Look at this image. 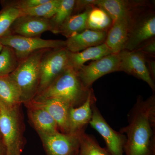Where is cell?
<instances>
[{
  "instance_id": "obj_33",
  "label": "cell",
  "mask_w": 155,
  "mask_h": 155,
  "mask_svg": "<svg viewBox=\"0 0 155 155\" xmlns=\"http://www.w3.org/2000/svg\"><path fill=\"white\" fill-rule=\"evenodd\" d=\"M3 47H4V46L1 43V42H0V52L2 50Z\"/></svg>"
},
{
  "instance_id": "obj_21",
  "label": "cell",
  "mask_w": 155,
  "mask_h": 155,
  "mask_svg": "<svg viewBox=\"0 0 155 155\" xmlns=\"http://www.w3.org/2000/svg\"><path fill=\"white\" fill-rule=\"evenodd\" d=\"M93 6L89 7L81 13L71 15L68 17L61 26L59 34H61L67 38L87 29V17Z\"/></svg>"
},
{
  "instance_id": "obj_16",
  "label": "cell",
  "mask_w": 155,
  "mask_h": 155,
  "mask_svg": "<svg viewBox=\"0 0 155 155\" xmlns=\"http://www.w3.org/2000/svg\"><path fill=\"white\" fill-rule=\"evenodd\" d=\"M107 32L87 29L67 38L65 48L71 53L78 52L88 48L104 43Z\"/></svg>"
},
{
  "instance_id": "obj_19",
  "label": "cell",
  "mask_w": 155,
  "mask_h": 155,
  "mask_svg": "<svg viewBox=\"0 0 155 155\" xmlns=\"http://www.w3.org/2000/svg\"><path fill=\"white\" fill-rule=\"evenodd\" d=\"M113 54L107 45L103 44L88 48L80 52L71 53L68 55V67L77 71L89 61H94Z\"/></svg>"
},
{
  "instance_id": "obj_34",
  "label": "cell",
  "mask_w": 155,
  "mask_h": 155,
  "mask_svg": "<svg viewBox=\"0 0 155 155\" xmlns=\"http://www.w3.org/2000/svg\"><path fill=\"white\" fill-rule=\"evenodd\" d=\"M0 139L2 140V137H1V133H0Z\"/></svg>"
},
{
  "instance_id": "obj_30",
  "label": "cell",
  "mask_w": 155,
  "mask_h": 155,
  "mask_svg": "<svg viewBox=\"0 0 155 155\" xmlns=\"http://www.w3.org/2000/svg\"><path fill=\"white\" fill-rule=\"evenodd\" d=\"M94 2L95 0H75L72 15L79 14L89 7L94 6Z\"/></svg>"
},
{
  "instance_id": "obj_31",
  "label": "cell",
  "mask_w": 155,
  "mask_h": 155,
  "mask_svg": "<svg viewBox=\"0 0 155 155\" xmlns=\"http://www.w3.org/2000/svg\"><path fill=\"white\" fill-rule=\"evenodd\" d=\"M146 62L147 64V65L148 70L149 72L150 75L153 81H155V61L153 58H146Z\"/></svg>"
},
{
  "instance_id": "obj_35",
  "label": "cell",
  "mask_w": 155,
  "mask_h": 155,
  "mask_svg": "<svg viewBox=\"0 0 155 155\" xmlns=\"http://www.w3.org/2000/svg\"></svg>"
},
{
  "instance_id": "obj_2",
  "label": "cell",
  "mask_w": 155,
  "mask_h": 155,
  "mask_svg": "<svg viewBox=\"0 0 155 155\" xmlns=\"http://www.w3.org/2000/svg\"><path fill=\"white\" fill-rule=\"evenodd\" d=\"M91 88H85L76 71L67 67L49 86L37 94L33 100L40 101L56 99L65 102L71 107H77L85 101Z\"/></svg>"
},
{
  "instance_id": "obj_32",
  "label": "cell",
  "mask_w": 155,
  "mask_h": 155,
  "mask_svg": "<svg viewBox=\"0 0 155 155\" xmlns=\"http://www.w3.org/2000/svg\"><path fill=\"white\" fill-rule=\"evenodd\" d=\"M6 150L2 141L0 139V155H5Z\"/></svg>"
},
{
  "instance_id": "obj_14",
  "label": "cell",
  "mask_w": 155,
  "mask_h": 155,
  "mask_svg": "<svg viewBox=\"0 0 155 155\" xmlns=\"http://www.w3.org/2000/svg\"><path fill=\"white\" fill-rule=\"evenodd\" d=\"M25 104L44 109L54 119L60 132L69 133V111L71 107L67 103L56 99H48L40 101L32 100Z\"/></svg>"
},
{
  "instance_id": "obj_18",
  "label": "cell",
  "mask_w": 155,
  "mask_h": 155,
  "mask_svg": "<svg viewBox=\"0 0 155 155\" xmlns=\"http://www.w3.org/2000/svg\"><path fill=\"white\" fill-rule=\"evenodd\" d=\"M29 122L38 134L51 135L60 132L54 119L42 108L24 104Z\"/></svg>"
},
{
  "instance_id": "obj_7",
  "label": "cell",
  "mask_w": 155,
  "mask_h": 155,
  "mask_svg": "<svg viewBox=\"0 0 155 155\" xmlns=\"http://www.w3.org/2000/svg\"><path fill=\"white\" fill-rule=\"evenodd\" d=\"M69 52L65 47L49 49L45 52L41 61L40 80L37 94L49 86L68 67Z\"/></svg>"
},
{
  "instance_id": "obj_15",
  "label": "cell",
  "mask_w": 155,
  "mask_h": 155,
  "mask_svg": "<svg viewBox=\"0 0 155 155\" xmlns=\"http://www.w3.org/2000/svg\"><path fill=\"white\" fill-rule=\"evenodd\" d=\"M96 101V98L91 88L86 101L81 106L77 107H70L69 133L81 134L85 132V128L89 124L92 116V105Z\"/></svg>"
},
{
  "instance_id": "obj_26",
  "label": "cell",
  "mask_w": 155,
  "mask_h": 155,
  "mask_svg": "<svg viewBox=\"0 0 155 155\" xmlns=\"http://www.w3.org/2000/svg\"><path fill=\"white\" fill-rule=\"evenodd\" d=\"M19 63L13 49L4 46L0 52V77L10 75L17 68Z\"/></svg>"
},
{
  "instance_id": "obj_20",
  "label": "cell",
  "mask_w": 155,
  "mask_h": 155,
  "mask_svg": "<svg viewBox=\"0 0 155 155\" xmlns=\"http://www.w3.org/2000/svg\"><path fill=\"white\" fill-rule=\"evenodd\" d=\"M0 102L9 107L22 105L19 89L10 75L0 77Z\"/></svg>"
},
{
  "instance_id": "obj_17",
  "label": "cell",
  "mask_w": 155,
  "mask_h": 155,
  "mask_svg": "<svg viewBox=\"0 0 155 155\" xmlns=\"http://www.w3.org/2000/svg\"><path fill=\"white\" fill-rule=\"evenodd\" d=\"M133 17L119 18L113 22L105 42L113 54H119L124 50Z\"/></svg>"
},
{
  "instance_id": "obj_28",
  "label": "cell",
  "mask_w": 155,
  "mask_h": 155,
  "mask_svg": "<svg viewBox=\"0 0 155 155\" xmlns=\"http://www.w3.org/2000/svg\"><path fill=\"white\" fill-rule=\"evenodd\" d=\"M48 0H15L1 1L4 4L19 10L34 8L46 2Z\"/></svg>"
},
{
  "instance_id": "obj_29",
  "label": "cell",
  "mask_w": 155,
  "mask_h": 155,
  "mask_svg": "<svg viewBox=\"0 0 155 155\" xmlns=\"http://www.w3.org/2000/svg\"><path fill=\"white\" fill-rule=\"evenodd\" d=\"M135 51L139 52L146 58H154L155 56V38L151 39L140 45Z\"/></svg>"
},
{
  "instance_id": "obj_13",
  "label": "cell",
  "mask_w": 155,
  "mask_h": 155,
  "mask_svg": "<svg viewBox=\"0 0 155 155\" xmlns=\"http://www.w3.org/2000/svg\"><path fill=\"white\" fill-rule=\"evenodd\" d=\"M47 31H51L49 19L23 15L15 19L8 33L26 37H40Z\"/></svg>"
},
{
  "instance_id": "obj_6",
  "label": "cell",
  "mask_w": 155,
  "mask_h": 155,
  "mask_svg": "<svg viewBox=\"0 0 155 155\" xmlns=\"http://www.w3.org/2000/svg\"><path fill=\"white\" fill-rule=\"evenodd\" d=\"M3 46L13 49L19 62L39 50L65 47V41L26 37L9 33L0 38Z\"/></svg>"
},
{
  "instance_id": "obj_1",
  "label": "cell",
  "mask_w": 155,
  "mask_h": 155,
  "mask_svg": "<svg viewBox=\"0 0 155 155\" xmlns=\"http://www.w3.org/2000/svg\"><path fill=\"white\" fill-rule=\"evenodd\" d=\"M128 125L120 132L126 133V155H155V95L144 100L139 96L129 111Z\"/></svg>"
},
{
  "instance_id": "obj_27",
  "label": "cell",
  "mask_w": 155,
  "mask_h": 155,
  "mask_svg": "<svg viewBox=\"0 0 155 155\" xmlns=\"http://www.w3.org/2000/svg\"><path fill=\"white\" fill-rule=\"evenodd\" d=\"M2 6L0 11V38L8 33L15 19L21 16L20 10L4 4L0 1Z\"/></svg>"
},
{
  "instance_id": "obj_12",
  "label": "cell",
  "mask_w": 155,
  "mask_h": 155,
  "mask_svg": "<svg viewBox=\"0 0 155 155\" xmlns=\"http://www.w3.org/2000/svg\"><path fill=\"white\" fill-rule=\"evenodd\" d=\"M153 5L144 0H95L94 5L107 12L113 20L133 17L140 9Z\"/></svg>"
},
{
  "instance_id": "obj_3",
  "label": "cell",
  "mask_w": 155,
  "mask_h": 155,
  "mask_svg": "<svg viewBox=\"0 0 155 155\" xmlns=\"http://www.w3.org/2000/svg\"><path fill=\"white\" fill-rule=\"evenodd\" d=\"M21 105L9 107L0 102V133L5 155H20L25 144Z\"/></svg>"
},
{
  "instance_id": "obj_10",
  "label": "cell",
  "mask_w": 155,
  "mask_h": 155,
  "mask_svg": "<svg viewBox=\"0 0 155 155\" xmlns=\"http://www.w3.org/2000/svg\"><path fill=\"white\" fill-rule=\"evenodd\" d=\"M81 134L59 132L51 135H38L47 155H78Z\"/></svg>"
},
{
  "instance_id": "obj_25",
  "label": "cell",
  "mask_w": 155,
  "mask_h": 155,
  "mask_svg": "<svg viewBox=\"0 0 155 155\" xmlns=\"http://www.w3.org/2000/svg\"><path fill=\"white\" fill-rule=\"evenodd\" d=\"M78 155H109L105 148L100 146L94 137L85 132L79 137V147Z\"/></svg>"
},
{
  "instance_id": "obj_8",
  "label": "cell",
  "mask_w": 155,
  "mask_h": 155,
  "mask_svg": "<svg viewBox=\"0 0 155 155\" xmlns=\"http://www.w3.org/2000/svg\"><path fill=\"white\" fill-rule=\"evenodd\" d=\"M92 116L89 124L101 135L105 142V149L109 155H124L126 137L125 134L114 130L108 124L96 102L91 106Z\"/></svg>"
},
{
  "instance_id": "obj_5",
  "label": "cell",
  "mask_w": 155,
  "mask_h": 155,
  "mask_svg": "<svg viewBox=\"0 0 155 155\" xmlns=\"http://www.w3.org/2000/svg\"><path fill=\"white\" fill-rule=\"evenodd\" d=\"M155 36V12L152 5L140 10L132 18L124 50L135 51Z\"/></svg>"
},
{
  "instance_id": "obj_4",
  "label": "cell",
  "mask_w": 155,
  "mask_h": 155,
  "mask_svg": "<svg viewBox=\"0 0 155 155\" xmlns=\"http://www.w3.org/2000/svg\"><path fill=\"white\" fill-rule=\"evenodd\" d=\"M48 49L39 50L19 62L10 75L20 91L22 104L34 98L38 92L40 80V64L43 55Z\"/></svg>"
},
{
  "instance_id": "obj_9",
  "label": "cell",
  "mask_w": 155,
  "mask_h": 155,
  "mask_svg": "<svg viewBox=\"0 0 155 155\" xmlns=\"http://www.w3.org/2000/svg\"><path fill=\"white\" fill-rule=\"evenodd\" d=\"M119 54H111L93 61L88 65H84L76 72L83 86L90 89L93 84L102 76L119 72Z\"/></svg>"
},
{
  "instance_id": "obj_24",
  "label": "cell",
  "mask_w": 155,
  "mask_h": 155,
  "mask_svg": "<svg viewBox=\"0 0 155 155\" xmlns=\"http://www.w3.org/2000/svg\"><path fill=\"white\" fill-rule=\"evenodd\" d=\"M61 0H48L46 2L25 10H20L21 16H29L49 19L61 4Z\"/></svg>"
},
{
  "instance_id": "obj_23",
  "label": "cell",
  "mask_w": 155,
  "mask_h": 155,
  "mask_svg": "<svg viewBox=\"0 0 155 155\" xmlns=\"http://www.w3.org/2000/svg\"><path fill=\"white\" fill-rule=\"evenodd\" d=\"M75 0H61V4L54 14L49 19L51 32L59 34L61 26L68 17L72 15Z\"/></svg>"
},
{
  "instance_id": "obj_22",
  "label": "cell",
  "mask_w": 155,
  "mask_h": 155,
  "mask_svg": "<svg viewBox=\"0 0 155 155\" xmlns=\"http://www.w3.org/2000/svg\"><path fill=\"white\" fill-rule=\"evenodd\" d=\"M113 24V20L104 10L94 6L89 13L87 28L96 31L108 32Z\"/></svg>"
},
{
  "instance_id": "obj_11",
  "label": "cell",
  "mask_w": 155,
  "mask_h": 155,
  "mask_svg": "<svg viewBox=\"0 0 155 155\" xmlns=\"http://www.w3.org/2000/svg\"><path fill=\"white\" fill-rule=\"evenodd\" d=\"M120 58L119 71H122L128 75L146 82L155 92V84L151 77L146 62L145 57L137 51L123 50L119 53Z\"/></svg>"
}]
</instances>
